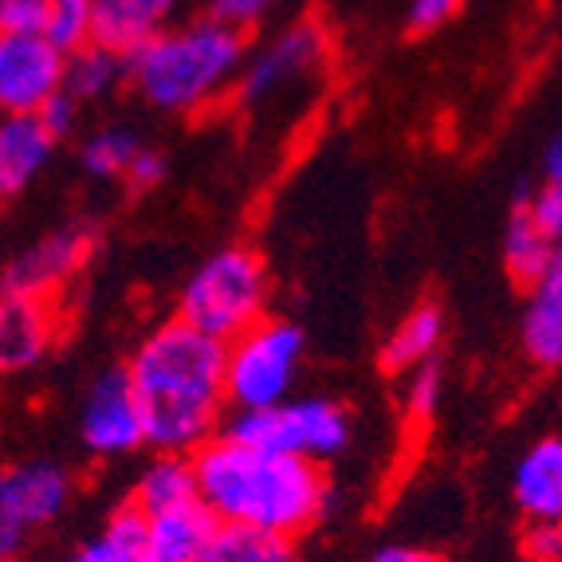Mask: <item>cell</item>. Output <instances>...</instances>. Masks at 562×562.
<instances>
[{
  "label": "cell",
  "instance_id": "7a4b0ae2",
  "mask_svg": "<svg viewBox=\"0 0 562 562\" xmlns=\"http://www.w3.org/2000/svg\"><path fill=\"white\" fill-rule=\"evenodd\" d=\"M198 499L216 524H244L272 535H303L330 507V480L323 464L256 449L225 429L189 452Z\"/></svg>",
  "mask_w": 562,
  "mask_h": 562
},
{
  "label": "cell",
  "instance_id": "4316f807",
  "mask_svg": "<svg viewBox=\"0 0 562 562\" xmlns=\"http://www.w3.org/2000/svg\"><path fill=\"white\" fill-rule=\"evenodd\" d=\"M519 551L527 562H562L559 519H527L524 535H519Z\"/></svg>",
  "mask_w": 562,
  "mask_h": 562
},
{
  "label": "cell",
  "instance_id": "ffe728a7",
  "mask_svg": "<svg viewBox=\"0 0 562 562\" xmlns=\"http://www.w3.org/2000/svg\"><path fill=\"white\" fill-rule=\"evenodd\" d=\"M504 263L507 272H512V280L531 288L535 280H543L547 272L562 268V248L554 236H547L543 228L535 225L524 209H516L504 233Z\"/></svg>",
  "mask_w": 562,
  "mask_h": 562
},
{
  "label": "cell",
  "instance_id": "cb8c5ba5",
  "mask_svg": "<svg viewBox=\"0 0 562 562\" xmlns=\"http://www.w3.org/2000/svg\"><path fill=\"white\" fill-rule=\"evenodd\" d=\"M138 150H142V138L131 126L106 122V126H94L83 138V146H79V166L99 181H119Z\"/></svg>",
  "mask_w": 562,
  "mask_h": 562
},
{
  "label": "cell",
  "instance_id": "6da1fadb",
  "mask_svg": "<svg viewBox=\"0 0 562 562\" xmlns=\"http://www.w3.org/2000/svg\"><path fill=\"white\" fill-rule=\"evenodd\" d=\"M122 370L138 397L150 449L189 457L225 429V342L178 315L146 330Z\"/></svg>",
  "mask_w": 562,
  "mask_h": 562
},
{
  "label": "cell",
  "instance_id": "ac0fdd59",
  "mask_svg": "<svg viewBox=\"0 0 562 562\" xmlns=\"http://www.w3.org/2000/svg\"><path fill=\"white\" fill-rule=\"evenodd\" d=\"M67 562H158L146 551V519L126 499L106 516V524L76 547Z\"/></svg>",
  "mask_w": 562,
  "mask_h": 562
},
{
  "label": "cell",
  "instance_id": "3957f363",
  "mask_svg": "<svg viewBox=\"0 0 562 562\" xmlns=\"http://www.w3.org/2000/svg\"><path fill=\"white\" fill-rule=\"evenodd\" d=\"M244 52V32L216 16L161 24L126 56V83L154 111L193 119L233 91Z\"/></svg>",
  "mask_w": 562,
  "mask_h": 562
},
{
  "label": "cell",
  "instance_id": "52a82bcc",
  "mask_svg": "<svg viewBox=\"0 0 562 562\" xmlns=\"http://www.w3.org/2000/svg\"><path fill=\"white\" fill-rule=\"evenodd\" d=\"M327 29L319 20H300V24L276 32L272 40H263L256 52H244L233 91L240 94V103L252 114L288 111L291 99H303L315 87V79L327 71Z\"/></svg>",
  "mask_w": 562,
  "mask_h": 562
},
{
  "label": "cell",
  "instance_id": "d6a6232c",
  "mask_svg": "<svg viewBox=\"0 0 562 562\" xmlns=\"http://www.w3.org/2000/svg\"><path fill=\"white\" fill-rule=\"evenodd\" d=\"M36 114H40V122L47 126V134L59 142V138H67V134L79 126V114H83V106H79L67 91H56L44 106H40Z\"/></svg>",
  "mask_w": 562,
  "mask_h": 562
},
{
  "label": "cell",
  "instance_id": "603a6c76",
  "mask_svg": "<svg viewBox=\"0 0 562 562\" xmlns=\"http://www.w3.org/2000/svg\"><path fill=\"white\" fill-rule=\"evenodd\" d=\"M150 32L154 24L134 0H91V44L126 59Z\"/></svg>",
  "mask_w": 562,
  "mask_h": 562
},
{
  "label": "cell",
  "instance_id": "f546056e",
  "mask_svg": "<svg viewBox=\"0 0 562 562\" xmlns=\"http://www.w3.org/2000/svg\"><path fill=\"white\" fill-rule=\"evenodd\" d=\"M166 169H169L166 154L154 150V146H146V142H142V150L134 154V161L126 166L122 181H126L131 189H138V193H146V189H158L161 181H166Z\"/></svg>",
  "mask_w": 562,
  "mask_h": 562
},
{
  "label": "cell",
  "instance_id": "44dd1931",
  "mask_svg": "<svg viewBox=\"0 0 562 562\" xmlns=\"http://www.w3.org/2000/svg\"><path fill=\"white\" fill-rule=\"evenodd\" d=\"M122 83H126V59L106 52V47L87 44L79 52H71V56H64V91L79 106L111 99Z\"/></svg>",
  "mask_w": 562,
  "mask_h": 562
},
{
  "label": "cell",
  "instance_id": "277c9868",
  "mask_svg": "<svg viewBox=\"0 0 562 562\" xmlns=\"http://www.w3.org/2000/svg\"><path fill=\"white\" fill-rule=\"evenodd\" d=\"M272 307V272L256 248L225 244L189 272L178 295V319L201 335L228 342Z\"/></svg>",
  "mask_w": 562,
  "mask_h": 562
},
{
  "label": "cell",
  "instance_id": "d6986e66",
  "mask_svg": "<svg viewBox=\"0 0 562 562\" xmlns=\"http://www.w3.org/2000/svg\"><path fill=\"white\" fill-rule=\"evenodd\" d=\"M198 562H300L295 539L244 524H213Z\"/></svg>",
  "mask_w": 562,
  "mask_h": 562
},
{
  "label": "cell",
  "instance_id": "9c48e42d",
  "mask_svg": "<svg viewBox=\"0 0 562 562\" xmlns=\"http://www.w3.org/2000/svg\"><path fill=\"white\" fill-rule=\"evenodd\" d=\"M79 441L99 460H122L146 449V425L126 370H106L91 382L79 405Z\"/></svg>",
  "mask_w": 562,
  "mask_h": 562
},
{
  "label": "cell",
  "instance_id": "d590c367",
  "mask_svg": "<svg viewBox=\"0 0 562 562\" xmlns=\"http://www.w3.org/2000/svg\"><path fill=\"white\" fill-rule=\"evenodd\" d=\"M134 4L146 12V20H150L154 29H161V24L181 9V0H134Z\"/></svg>",
  "mask_w": 562,
  "mask_h": 562
},
{
  "label": "cell",
  "instance_id": "f1b7e54d",
  "mask_svg": "<svg viewBox=\"0 0 562 562\" xmlns=\"http://www.w3.org/2000/svg\"><path fill=\"white\" fill-rule=\"evenodd\" d=\"M457 12H460V0H409L405 24H409V32H417V36H429V32L445 29Z\"/></svg>",
  "mask_w": 562,
  "mask_h": 562
},
{
  "label": "cell",
  "instance_id": "7c38bea8",
  "mask_svg": "<svg viewBox=\"0 0 562 562\" xmlns=\"http://www.w3.org/2000/svg\"><path fill=\"white\" fill-rule=\"evenodd\" d=\"M59 338V311L52 300L0 291V374H24L40 366Z\"/></svg>",
  "mask_w": 562,
  "mask_h": 562
},
{
  "label": "cell",
  "instance_id": "8992f818",
  "mask_svg": "<svg viewBox=\"0 0 562 562\" xmlns=\"http://www.w3.org/2000/svg\"><path fill=\"white\" fill-rule=\"evenodd\" d=\"M307 338L291 319L263 315L225 342V402L236 413L268 409L295 394Z\"/></svg>",
  "mask_w": 562,
  "mask_h": 562
},
{
  "label": "cell",
  "instance_id": "4fadbf2b",
  "mask_svg": "<svg viewBox=\"0 0 562 562\" xmlns=\"http://www.w3.org/2000/svg\"><path fill=\"white\" fill-rule=\"evenodd\" d=\"M56 146L40 114H0V205L29 193Z\"/></svg>",
  "mask_w": 562,
  "mask_h": 562
},
{
  "label": "cell",
  "instance_id": "83f0119b",
  "mask_svg": "<svg viewBox=\"0 0 562 562\" xmlns=\"http://www.w3.org/2000/svg\"><path fill=\"white\" fill-rule=\"evenodd\" d=\"M519 209H524L547 236H554V240L562 236V186H539L531 198L519 201Z\"/></svg>",
  "mask_w": 562,
  "mask_h": 562
},
{
  "label": "cell",
  "instance_id": "9a60e30c",
  "mask_svg": "<svg viewBox=\"0 0 562 562\" xmlns=\"http://www.w3.org/2000/svg\"><path fill=\"white\" fill-rule=\"evenodd\" d=\"M519 342L535 370H559L562 362V268L547 272L531 283L524 319H519Z\"/></svg>",
  "mask_w": 562,
  "mask_h": 562
},
{
  "label": "cell",
  "instance_id": "e575fe53",
  "mask_svg": "<svg viewBox=\"0 0 562 562\" xmlns=\"http://www.w3.org/2000/svg\"><path fill=\"white\" fill-rule=\"evenodd\" d=\"M543 186H562V138H559V131L547 138V146H543Z\"/></svg>",
  "mask_w": 562,
  "mask_h": 562
},
{
  "label": "cell",
  "instance_id": "1f68e13d",
  "mask_svg": "<svg viewBox=\"0 0 562 562\" xmlns=\"http://www.w3.org/2000/svg\"><path fill=\"white\" fill-rule=\"evenodd\" d=\"M276 4H280V0H213V12H209V16L225 20V24H233V29L248 32V29H256Z\"/></svg>",
  "mask_w": 562,
  "mask_h": 562
},
{
  "label": "cell",
  "instance_id": "ba28073f",
  "mask_svg": "<svg viewBox=\"0 0 562 562\" xmlns=\"http://www.w3.org/2000/svg\"><path fill=\"white\" fill-rule=\"evenodd\" d=\"M76 499V472L59 460L32 457L0 469V562H16L32 535L47 531Z\"/></svg>",
  "mask_w": 562,
  "mask_h": 562
},
{
  "label": "cell",
  "instance_id": "d4e9b609",
  "mask_svg": "<svg viewBox=\"0 0 562 562\" xmlns=\"http://www.w3.org/2000/svg\"><path fill=\"white\" fill-rule=\"evenodd\" d=\"M40 36L64 56L87 47L91 44V0H44Z\"/></svg>",
  "mask_w": 562,
  "mask_h": 562
},
{
  "label": "cell",
  "instance_id": "5bb4252c",
  "mask_svg": "<svg viewBox=\"0 0 562 562\" xmlns=\"http://www.w3.org/2000/svg\"><path fill=\"white\" fill-rule=\"evenodd\" d=\"M512 496L524 519H559L562 516V441L539 437L527 445L512 472Z\"/></svg>",
  "mask_w": 562,
  "mask_h": 562
},
{
  "label": "cell",
  "instance_id": "2e32d148",
  "mask_svg": "<svg viewBox=\"0 0 562 562\" xmlns=\"http://www.w3.org/2000/svg\"><path fill=\"white\" fill-rule=\"evenodd\" d=\"M142 519H146V551L158 562H198V554L209 543V531L216 524L201 507L198 496L186 499V504L150 512Z\"/></svg>",
  "mask_w": 562,
  "mask_h": 562
},
{
  "label": "cell",
  "instance_id": "30bf717a",
  "mask_svg": "<svg viewBox=\"0 0 562 562\" xmlns=\"http://www.w3.org/2000/svg\"><path fill=\"white\" fill-rule=\"evenodd\" d=\"M56 91H64V52L40 32H0V114H36Z\"/></svg>",
  "mask_w": 562,
  "mask_h": 562
},
{
  "label": "cell",
  "instance_id": "484cf974",
  "mask_svg": "<svg viewBox=\"0 0 562 562\" xmlns=\"http://www.w3.org/2000/svg\"><path fill=\"white\" fill-rule=\"evenodd\" d=\"M441 394H445V385H441V370L437 366H417V370H409L405 374V413L409 417H432L437 413V405H441Z\"/></svg>",
  "mask_w": 562,
  "mask_h": 562
},
{
  "label": "cell",
  "instance_id": "e0dca14e",
  "mask_svg": "<svg viewBox=\"0 0 562 562\" xmlns=\"http://www.w3.org/2000/svg\"><path fill=\"white\" fill-rule=\"evenodd\" d=\"M445 335H449V323H445L441 307H432V303H422V307H413L394 330L385 338L382 347V366L385 370H394V374H409L417 366H429L441 350Z\"/></svg>",
  "mask_w": 562,
  "mask_h": 562
},
{
  "label": "cell",
  "instance_id": "836d02e7",
  "mask_svg": "<svg viewBox=\"0 0 562 562\" xmlns=\"http://www.w3.org/2000/svg\"><path fill=\"white\" fill-rule=\"evenodd\" d=\"M370 562H441L432 551H425V547H413V543H385L374 551V559Z\"/></svg>",
  "mask_w": 562,
  "mask_h": 562
},
{
  "label": "cell",
  "instance_id": "7402d4cb",
  "mask_svg": "<svg viewBox=\"0 0 562 562\" xmlns=\"http://www.w3.org/2000/svg\"><path fill=\"white\" fill-rule=\"evenodd\" d=\"M193 496H198V487H193L189 457H178V452H158V457L142 469L138 484H134V492H131V504L138 507L142 516H150V512L186 504V499H193Z\"/></svg>",
  "mask_w": 562,
  "mask_h": 562
},
{
  "label": "cell",
  "instance_id": "8fae6325",
  "mask_svg": "<svg viewBox=\"0 0 562 562\" xmlns=\"http://www.w3.org/2000/svg\"><path fill=\"white\" fill-rule=\"evenodd\" d=\"M94 252V233L83 225L56 228L32 240L29 248H20L4 268V291L16 295H36V300H52L59 288L76 280L87 256Z\"/></svg>",
  "mask_w": 562,
  "mask_h": 562
},
{
  "label": "cell",
  "instance_id": "4dcf8cb0",
  "mask_svg": "<svg viewBox=\"0 0 562 562\" xmlns=\"http://www.w3.org/2000/svg\"><path fill=\"white\" fill-rule=\"evenodd\" d=\"M44 24V0H0V32L36 36Z\"/></svg>",
  "mask_w": 562,
  "mask_h": 562
},
{
  "label": "cell",
  "instance_id": "5b68a950",
  "mask_svg": "<svg viewBox=\"0 0 562 562\" xmlns=\"http://www.w3.org/2000/svg\"><path fill=\"white\" fill-rule=\"evenodd\" d=\"M225 432L236 441L256 445V449L300 457L311 460V464H327L338 452L350 449L355 422H350L347 405H338L335 397L291 394L280 405H268V409L233 413Z\"/></svg>",
  "mask_w": 562,
  "mask_h": 562
}]
</instances>
